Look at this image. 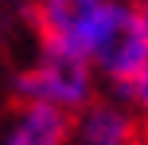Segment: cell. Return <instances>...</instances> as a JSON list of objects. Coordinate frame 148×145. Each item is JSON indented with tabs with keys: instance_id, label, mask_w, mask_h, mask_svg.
<instances>
[{
	"instance_id": "3957f363",
	"label": "cell",
	"mask_w": 148,
	"mask_h": 145,
	"mask_svg": "<svg viewBox=\"0 0 148 145\" xmlns=\"http://www.w3.org/2000/svg\"><path fill=\"white\" fill-rule=\"evenodd\" d=\"M101 12H105V0H39L35 20H39L43 47L59 51V55L86 59L90 35H94Z\"/></svg>"
},
{
	"instance_id": "8992f818",
	"label": "cell",
	"mask_w": 148,
	"mask_h": 145,
	"mask_svg": "<svg viewBox=\"0 0 148 145\" xmlns=\"http://www.w3.org/2000/svg\"><path fill=\"white\" fill-rule=\"evenodd\" d=\"M117 98H125L129 106L140 114V122H144V130H148V63H144V71L125 86V90H117Z\"/></svg>"
},
{
	"instance_id": "277c9868",
	"label": "cell",
	"mask_w": 148,
	"mask_h": 145,
	"mask_svg": "<svg viewBox=\"0 0 148 145\" xmlns=\"http://www.w3.org/2000/svg\"><path fill=\"white\" fill-rule=\"evenodd\" d=\"M70 145H144V122L125 98H90L70 114Z\"/></svg>"
},
{
	"instance_id": "7a4b0ae2",
	"label": "cell",
	"mask_w": 148,
	"mask_h": 145,
	"mask_svg": "<svg viewBox=\"0 0 148 145\" xmlns=\"http://www.w3.org/2000/svg\"><path fill=\"white\" fill-rule=\"evenodd\" d=\"M12 90L20 102H51V106L74 114L97 94V75L78 55H59L43 47L39 59L12 78Z\"/></svg>"
},
{
	"instance_id": "5b68a950",
	"label": "cell",
	"mask_w": 148,
	"mask_h": 145,
	"mask_svg": "<svg viewBox=\"0 0 148 145\" xmlns=\"http://www.w3.org/2000/svg\"><path fill=\"white\" fill-rule=\"evenodd\" d=\"M0 145H70V114L51 102H23Z\"/></svg>"
},
{
	"instance_id": "6da1fadb",
	"label": "cell",
	"mask_w": 148,
	"mask_h": 145,
	"mask_svg": "<svg viewBox=\"0 0 148 145\" xmlns=\"http://www.w3.org/2000/svg\"><path fill=\"white\" fill-rule=\"evenodd\" d=\"M86 63L113 90H125L148 63V16L136 0H105V12L90 35Z\"/></svg>"
}]
</instances>
